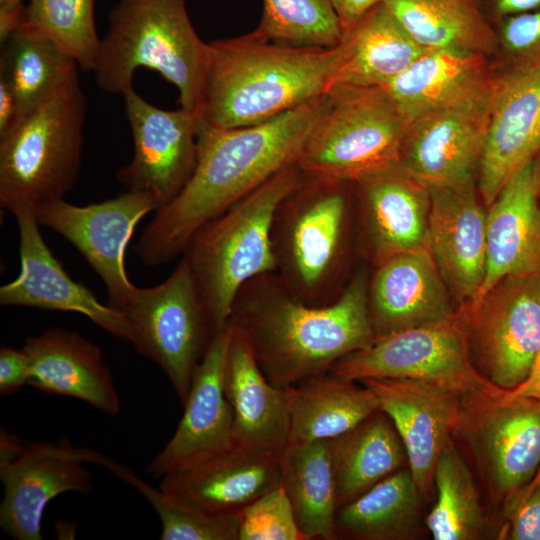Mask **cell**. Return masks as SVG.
I'll return each instance as SVG.
<instances>
[{
    "label": "cell",
    "mask_w": 540,
    "mask_h": 540,
    "mask_svg": "<svg viewBox=\"0 0 540 540\" xmlns=\"http://www.w3.org/2000/svg\"><path fill=\"white\" fill-rule=\"evenodd\" d=\"M329 100L326 93L265 122L238 128L202 120L194 171L143 230L135 245L140 261L158 267L176 259L200 227L296 164Z\"/></svg>",
    "instance_id": "1"
},
{
    "label": "cell",
    "mask_w": 540,
    "mask_h": 540,
    "mask_svg": "<svg viewBox=\"0 0 540 540\" xmlns=\"http://www.w3.org/2000/svg\"><path fill=\"white\" fill-rule=\"evenodd\" d=\"M369 275L360 266L340 297L325 306L296 298L275 272L258 275L237 293L228 324L247 339L267 379L285 389L328 373L374 341Z\"/></svg>",
    "instance_id": "2"
},
{
    "label": "cell",
    "mask_w": 540,
    "mask_h": 540,
    "mask_svg": "<svg viewBox=\"0 0 540 540\" xmlns=\"http://www.w3.org/2000/svg\"><path fill=\"white\" fill-rule=\"evenodd\" d=\"M336 58L337 46H289L256 31L207 43L202 118L218 128L270 120L326 94Z\"/></svg>",
    "instance_id": "3"
},
{
    "label": "cell",
    "mask_w": 540,
    "mask_h": 540,
    "mask_svg": "<svg viewBox=\"0 0 540 540\" xmlns=\"http://www.w3.org/2000/svg\"><path fill=\"white\" fill-rule=\"evenodd\" d=\"M355 213L354 183L305 174L276 209L275 273L302 302L331 304L352 280L345 271Z\"/></svg>",
    "instance_id": "4"
},
{
    "label": "cell",
    "mask_w": 540,
    "mask_h": 540,
    "mask_svg": "<svg viewBox=\"0 0 540 540\" xmlns=\"http://www.w3.org/2000/svg\"><path fill=\"white\" fill-rule=\"evenodd\" d=\"M303 177L297 164L281 170L200 227L187 243L181 256L213 334L228 325L241 287L258 275L276 271L271 243L274 214Z\"/></svg>",
    "instance_id": "5"
},
{
    "label": "cell",
    "mask_w": 540,
    "mask_h": 540,
    "mask_svg": "<svg viewBox=\"0 0 540 540\" xmlns=\"http://www.w3.org/2000/svg\"><path fill=\"white\" fill-rule=\"evenodd\" d=\"M94 72L98 86L121 94L137 69L158 72L178 90L181 107H200L207 43L196 33L186 0H119L108 15Z\"/></svg>",
    "instance_id": "6"
},
{
    "label": "cell",
    "mask_w": 540,
    "mask_h": 540,
    "mask_svg": "<svg viewBox=\"0 0 540 540\" xmlns=\"http://www.w3.org/2000/svg\"><path fill=\"white\" fill-rule=\"evenodd\" d=\"M87 102L78 73L0 137V205L14 214L63 199L81 166Z\"/></svg>",
    "instance_id": "7"
},
{
    "label": "cell",
    "mask_w": 540,
    "mask_h": 540,
    "mask_svg": "<svg viewBox=\"0 0 540 540\" xmlns=\"http://www.w3.org/2000/svg\"><path fill=\"white\" fill-rule=\"evenodd\" d=\"M328 94V108L296 163L303 174L355 183L399 161L409 121L382 87H340Z\"/></svg>",
    "instance_id": "8"
},
{
    "label": "cell",
    "mask_w": 540,
    "mask_h": 540,
    "mask_svg": "<svg viewBox=\"0 0 540 540\" xmlns=\"http://www.w3.org/2000/svg\"><path fill=\"white\" fill-rule=\"evenodd\" d=\"M328 373L350 381L420 380L487 400L502 393L475 368L459 311L455 318L443 323L377 338L369 346L338 360Z\"/></svg>",
    "instance_id": "9"
},
{
    "label": "cell",
    "mask_w": 540,
    "mask_h": 540,
    "mask_svg": "<svg viewBox=\"0 0 540 540\" xmlns=\"http://www.w3.org/2000/svg\"><path fill=\"white\" fill-rule=\"evenodd\" d=\"M119 311L135 332L136 350L159 366L184 403L214 336L186 261L160 284L137 287Z\"/></svg>",
    "instance_id": "10"
},
{
    "label": "cell",
    "mask_w": 540,
    "mask_h": 540,
    "mask_svg": "<svg viewBox=\"0 0 540 540\" xmlns=\"http://www.w3.org/2000/svg\"><path fill=\"white\" fill-rule=\"evenodd\" d=\"M104 459L99 452L68 441L22 442L1 430L3 531L17 540H41V522L47 504L65 492L90 493L92 475L86 463L102 466Z\"/></svg>",
    "instance_id": "11"
},
{
    "label": "cell",
    "mask_w": 540,
    "mask_h": 540,
    "mask_svg": "<svg viewBox=\"0 0 540 540\" xmlns=\"http://www.w3.org/2000/svg\"><path fill=\"white\" fill-rule=\"evenodd\" d=\"M458 311L482 376L502 390L519 385L540 350V271L507 276Z\"/></svg>",
    "instance_id": "12"
},
{
    "label": "cell",
    "mask_w": 540,
    "mask_h": 540,
    "mask_svg": "<svg viewBox=\"0 0 540 540\" xmlns=\"http://www.w3.org/2000/svg\"><path fill=\"white\" fill-rule=\"evenodd\" d=\"M156 206L148 194L126 190L84 206L59 199L38 206L35 215L45 226L69 241L98 274L109 302L118 311L137 286L127 274L126 250L138 223Z\"/></svg>",
    "instance_id": "13"
},
{
    "label": "cell",
    "mask_w": 540,
    "mask_h": 540,
    "mask_svg": "<svg viewBox=\"0 0 540 540\" xmlns=\"http://www.w3.org/2000/svg\"><path fill=\"white\" fill-rule=\"evenodd\" d=\"M122 96L134 152L116 178L126 190L151 196L157 212L180 193L194 171L203 118L198 109L156 107L133 87Z\"/></svg>",
    "instance_id": "14"
},
{
    "label": "cell",
    "mask_w": 540,
    "mask_h": 540,
    "mask_svg": "<svg viewBox=\"0 0 540 540\" xmlns=\"http://www.w3.org/2000/svg\"><path fill=\"white\" fill-rule=\"evenodd\" d=\"M429 189L428 248L461 310L475 300L485 279L487 208L476 178Z\"/></svg>",
    "instance_id": "15"
},
{
    "label": "cell",
    "mask_w": 540,
    "mask_h": 540,
    "mask_svg": "<svg viewBox=\"0 0 540 540\" xmlns=\"http://www.w3.org/2000/svg\"><path fill=\"white\" fill-rule=\"evenodd\" d=\"M13 215L19 230L21 268L13 281L1 286L0 305L79 313L134 346L135 332L127 318L72 279L56 259L41 235L35 209L24 208Z\"/></svg>",
    "instance_id": "16"
},
{
    "label": "cell",
    "mask_w": 540,
    "mask_h": 540,
    "mask_svg": "<svg viewBox=\"0 0 540 540\" xmlns=\"http://www.w3.org/2000/svg\"><path fill=\"white\" fill-rule=\"evenodd\" d=\"M359 251L372 266L428 248L430 189L399 162L354 183Z\"/></svg>",
    "instance_id": "17"
},
{
    "label": "cell",
    "mask_w": 540,
    "mask_h": 540,
    "mask_svg": "<svg viewBox=\"0 0 540 540\" xmlns=\"http://www.w3.org/2000/svg\"><path fill=\"white\" fill-rule=\"evenodd\" d=\"M232 328L214 334L198 364L178 426L150 461L147 473L162 478L233 447V415L224 392Z\"/></svg>",
    "instance_id": "18"
},
{
    "label": "cell",
    "mask_w": 540,
    "mask_h": 540,
    "mask_svg": "<svg viewBox=\"0 0 540 540\" xmlns=\"http://www.w3.org/2000/svg\"><path fill=\"white\" fill-rule=\"evenodd\" d=\"M497 75L476 170L486 208L510 177L540 151V68Z\"/></svg>",
    "instance_id": "19"
},
{
    "label": "cell",
    "mask_w": 540,
    "mask_h": 540,
    "mask_svg": "<svg viewBox=\"0 0 540 540\" xmlns=\"http://www.w3.org/2000/svg\"><path fill=\"white\" fill-rule=\"evenodd\" d=\"M368 309L375 339L443 323L458 314L429 248L399 253L374 265Z\"/></svg>",
    "instance_id": "20"
},
{
    "label": "cell",
    "mask_w": 540,
    "mask_h": 540,
    "mask_svg": "<svg viewBox=\"0 0 540 540\" xmlns=\"http://www.w3.org/2000/svg\"><path fill=\"white\" fill-rule=\"evenodd\" d=\"M379 409L393 423L404 445L409 469L425 496L438 457L458 423L461 392L412 379H365Z\"/></svg>",
    "instance_id": "21"
},
{
    "label": "cell",
    "mask_w": 540,
    "mask_h": 540,
    "mask_svg": "<svg viewBox=\"0 0 540 540\" xmlns=\"http://www.w3.org/2000/svg\"><path fill=\"white\" fill-rule=\"evenodd\" d=\"M490 107L444 109L410 120L399 164L429 188L476 178Z\"/></svg>",
    "instance_id": "22"
},
{
    "label": "cell",
    "mask_w": 540,
    "mask_h": 540,
    "mask_svg": "<svg viewBox=\"0 0 540 540\" xmlns=\"http://www.w3.org/2000/svg\"><path fill=\"white\" fill-rule=\"evenodd\" d=\"M497 78L484 54L425 50L382 88L410 121L438 110L487 105Z\"/></svg>",
    "instance_id": "23"
},
{
    "label": "cell",
    "mask_w": 540,
    "mask_h": 540,
    "mask_svg": "<svg viewBox=\"0 0 540 540\" xmlns=\"http://www.w3.org/2000/svg\"><path fill=\"white\" fill-rule=\"evenodd\" d=\"M280 485L279 458L233 446L162 477L159 488L194 510L230 515Z\"/></svg>",
    "instance_id": "24"
},
{
    "label": "cell",
    "mask_w": 540,
    "mask_h": 540,
    "mask_svg": "<svg viewBox=\"0 0 540 540\" xmlns=\"http://www.w3.org/2000/svg\"><path fill=\"white\" fill-rule=\"evenodd\" d=\"M23 347L30 359L28 385L79 399L108 416L120 413L112 373L94 342L77 332L50 328L29 336Z\"/></svg>",
    "instance_id": "25"
},
{
    "label": "cell",
    "mask_w": 540,
    "mask_h": 540,
    "mask_svg": "<svg viewBox=\"0 0 540 540\" xmlns=\"http://www.w3.org/2000/svg\"><path fill=\"white\" fill-rule=\"evenodd\" d=\"M231 328L224 392L233 415V446L279 458L290 432L284 391L264 375L244 335Z\"/></svg>",
    "instance_id": "26"
},
{
    "label": "cell",
    "mask_w": 540,
    "mask_h": 540,
    "mask_svg": "<svg viewBox=\"0 0 540 540\" xmlns=\"http://www.w3.org/2000/svg\"><path fill=\"white\" fill-rule=\"evenodd\" d=\"M532 161L510 177L487 208L486 275L472 303L507 276L540 271V186Z\"/></svg>",
    "instance_id": "27"
},
{
    "label": "cell",
    "mask_w": 540,
    "mask_h": 540,
    "mask_svg": "<svg viewBox=\"0 0 540 540\" xmlns=\"http://www.w3.org/2000/svg\"><path fill=\"white\" fill-rule=\"evenodd\" d=\"M424 51L380 3L343 33L327 93L340 87H382Z\"/></svg>",
    "instance_id": "28"
},
{
    "label": "cell",
    "mask_w": 540,
    "mask_h": 540,
    "mask_svg": "<svg viewBox=\"0 0 540 540\" xmlns=\"http://www.w3.org/2000/svg\"><path fill=\"white\" fill-rule=\"evenodd\" d=\"M325 373L283 389L290 419L288 443L334 439L379 410L375 393Z\"/></svg>",
    "instance_id": "29"
},
{
    "label": "cell",
    "mask_w": 540,
    "mask_h": 540,
    "mask_svg": "<svg viewBox=\"0 0 540 540\" xmlns=\"http://www.w3.org/2000/svg\"><path fill=\"white\" fill-rule=\"evenodd\" d=\"M480 436L492 480L501 493L515 494L540 467V402L489 400Z\"/></svg>",
    "instance_id": "30"
},
{
    "label": "cell",
    "mask_w": 540,
    "mask_h": 540,
    "mask_svg": "<svg viewBox=\"0 0 540 540\" xmlns=\"http://www.w3.org/2000/svg\"><path fill=\"white\" fill-rule=\"evenodd\" d=\"M281 486L305 540L337 539L332 439L291 442L279 456Z\"/></svg>",
    "instance_id": "31"
},
{
    "label": "cell",
    "mask_w": 540,
    "mask_h": 540,
    "mask_svg": "<svg viewBox=\"0 0 540 540\" xmlns=\"http://www.w3.org/2000/svg\"><path fill=\"white\" fill-rule=\"evenodd\" d=\"M394 18L424 50L484 54L497 50L495 26L477 0H385Z\"/></svg>",
    "instance_id": "32"
},
{
    "label": "cell",
    "mask_w": 540,
    "mask_h": 540,
    "mask_svg": "<svg viewBox=\"0 0 540 540\" xmlns=\"http://www.w3.org/2000/svg\"><path fill=\"white\" fill-rule=\"evenodd\" d=\"M337 508L400 469L404 445L380 409L350 432L332 439Z\"/></svg>",
    "instance_id": "33"
},
{
    "label": "cell",
    "mask_w": 540,
    "mask_h": 540,
    "mask_svg": "<svg viewBox=\"0 0 540 540\" xmlns=\"http://www.w3.org/2000/svg\"><path fill=\"white\" fill-rule=\"evenodd\" d=\"M421 497L410 469H399L337 509V536L406 539L417 525Z\"/></svg>",
    "instance_id": "34"
},
{
    "label": "cell",
    "mask_w": 540,
    "mask_h": 540,
    "mask_svg": "<svg viewBox=\"0 0 540 540\" xmlns=\"http://www.w3.org/2000/svg\"><path fill=\"white\" fill-rule=\"evenodd\" d=\"M0 66L14 86L19 121L50 100L79 67L57 44L23 22L4 43Z\"/></svg>",
    "instance_id": "35"
},
{
    "label": "cell",
    "mask_w": 540,
    "mask_h": 540,
    "mask_svg": "<svg viewBox=\"0 0 540 540\" xmlns=\"http://www.w3.org/2000/svg\"><path fill=\"white\" fill-rule=\"evenodd\" d=\"M437 501L426 524L435 540H473L485 526L471 472L451 437L434 469Z\"/></svg>",
    "instance_id": "36"
},
{
    "label": "cell",
    "mask_w": 540,
    "mask_h": 540,
    "mask_svg": "<svg viewBox=\"0 0 540 540\" xmlns=\"http://www.w3.org/2000/svg\"><path fill=\"white\" fill-rule=\"evenodd\" d=\"M255 30L263 38L296 47L332 48L343 31L331 0H262Z\"/></svg>",
    "instance_id": "37"
},
{
    "label": "cell",
    "mask_w": 540,
    "mask_h": 540,
    "mask_svg": "<svg viewBox=\"0 0 540 540\" xmlns=\"http://www.w3.org/2000/svg\"><path fill=\"white\" fill-rule=\"evenodd\" d=\"M22 22L52 40L83 70H94L101 40L94 0H29Z\"/></svg>",
    "instance_id": "38"
},
{
    "label": "cell",
    "mask_w": 540,
    "mask_h": 540,
    "mask_svg": "<svg viewBox=\"0 0 540 540\" xmlns=\"http://www.w3.org/2000/svg\"><path fill=\"white\" fill-rule=\"evenodd\" d=\"M150 503L161 523L162 540H238L241 514L210 515L184 506L112 461L108 468Z\"/></svg>",
    "instance_id": "39"
},
{
    "label": "cell",
    "mask_w": 540,
    "mask_h": 540,
    "mask_svg": "<svg viewBox=\"0 0 540 540\" xmlns=\"http://www.w3.org/2000/svg\"><path fill=\"white\" fill-rule=\"evenodd\" d=\"M497 50L492 58L497 74L540 68V7L509 16L495 25Z\"/></svg>",
    "instance_id": "40"
},
{
    "label": "cell",
    "mask_w": 540,
    "mask_h": 540,
    "mask_svg": "<svg viewBox=\"0 0 540 540\" xmlns=\"http://www.w3.org/2000/svg\"><path fill=\"white\" fill-rule=\"evenodd\" d=\"M240 514L238 540H305L281 485L254 500Z\"/></svg>",
    "instance_id": "41"
},
{
    "label": "cell",
    "mask_w": 540,
    "mask_h": 540,
    "mask_svg": "<svg viewBox=\"0 0 540 540\" xmlns=\"http://www.w3.org/2000/svg\"><path fill=\"white\" fill-rule=\"evenodd\" d=\"M513 496L508 538L540 540V481L529 482Z\"/></svg>",
    "instance_id": "42"
},
{
    "label": "cell",
    "mask_w": 540,
    "mask_h": 540,
    "mask_svg": "<svg viewBox=\"0 0 540 540\" xmlns=\"http://www.w3.org/2000/svg\"><path fill=\"white\" fill-rule=\"evenodd\" d=\"M30 359L24 347L2 346L0 349V393L10 395L28 385Z\"/></svg>",
    "instance_id": "43"
},
{
    "label": "cell",
    "mask_w": 540,
    "mask_h": 540,
    "mask_svg": "<svg viewBox=\"0 0 540 540\" xmlns=\"http://www.w3.org/2000/svg\"><path fill=\"white\" fill-rule=\"evenodd\" d=\"M19 122L18 103L12 81L0 66V137L6 135Z\"/></svg>",
    "instance_id": "44"
},
{
    "label": "cell",
    "mask_w": 540,
    "mask_h": 540,
    "mask_svg": "<svg viewBox=\"0 0 540 540\" xmlns=\"http://www.w3.org/2000/svg\"><path fill=\"white\" fill-rule=\"evenodd\" d=\"M488 20L495 26L501 20L533 11L540 7V0H477Z\"/></svg>",
    "instance_id": "45"
},
{
    "label": "cell",
    "mask_w": 540,
    "mask_h": 540,
    "mask_svg": "<svg viewBox=\"0 0 540 540\" xmlns=\"http://www.w3.org/2000/svg\"><path fill=\"white\" fill-rule=\"evenodd\" d=\"M343 33L385 0H331Z\"/></svg>",
    "instance_id": "46"
},
{
    "label": "cell",
    "mask_w": 540,
    "mask_h": 540,
    "mask_svg": "<svg viewBox=\"0 0 540 540\" xmlns=\"http://www.w3.org/2000/svg\"><path fill=\"white\" fill-rule=\"evenodd\" d=\"M529 399L540 402V350L534 358L527 377L516 387L502 390L500 400Z\"/></svg>",
    "instance_id": "47"
},
{
    "label": "cell",
    "mask_w": 540,
    "mask_h": 540,
    "mask_svg": "<svg viewBox=\"0 0 540 540\" xmlns=\"http://www.w3.org/2000/svg\"><path fill=\"white\" fill-rule=\"evenodd\" d=\"M24 0H0V42L3 45L8 37L22 23Z\"/></svg>",
    "instance_id": "48"
},
{
    "label": "cell",
    "mask_w": 540,
    "mask_h": 540,
    "mask_svg": "<svg viewBox=\"0 0 540 540\" xmlns=\"http://www.w3.org/2000/svg\"><path fill=\"white\" fill-rule=\"evenodd\" d=\"M532 162H533L534 175L540 186V151L536 154Z\"/></svg>",
    "instance_id": "49"
},
{
    "label": "cell",
    "mask_w": 540,
    "mask_h": 540,
    "mask_svg": "<svg viewBox=\"0 0 540 540\" xmlns=\"http://www.w3.org/2000/svg\"><path fill=\"white\" fill-rule=\"evenodd\" d=\"M538 481H540V467L538 471L536 472L534 478L532 479V482H538Z\"/></svg>",
    "instance_id": "50"
},
{
    "label": "cell",
    "mask_w": 540,
    "mask_h": 540,
    "mask_svg": "<svg viewBox=\"0 0 540 540\" xmlns=\"http://www.w3.org/2000/svg\"><path fill=\"white\" fill-rule=\"evenodd\" d=\"M539 206H540V191H539Z\"/></svg>",
    "instance_id": "51"
}]
</instances>
